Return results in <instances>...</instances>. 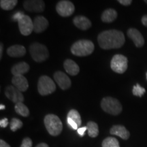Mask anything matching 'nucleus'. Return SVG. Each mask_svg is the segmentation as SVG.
Listing matches in <instances>:
<instances>
[{
  "instance_id": "4c0bfd02",
  "label": "nucleus",
  "mask_w": 147,
  "mask_h": 147,
  "mask_svg": "<svg viewBox=\"0 0 147 147\" xmlns=\"http://www.w3.org/2000/svg\"><path fill=\"white\" fill-rule=\"evenodd\" d=\"M3 45L2 43H1V45H0V59H1L2 57V54H3Z\"/></svg>"
},
{
  "instance_id": "20e7f679",
  "label": "nucleus",
  "mask_w": 147,
  "mask_h": 147,
  "mask_svg": "<svg viewBox=\"0 0 147 147\" xmlns=\"http://www.w3.org/2000/svg\"><path fill=\"white\" fill-rule=\"evenodd\" d=\"M101 107L104 112L112 115H118L123 110L120 102L112 97H106L102 99Z\"/></svg>"
},
{
  "instance_id": "a878e982",
  "label": "nucleus",
  "mask_w": 147,
  "mask_h": 147,
  "mask_svg": "<svg viewBox=\"0 0 147 147\" xmlns=\"http://www.w3.org/2000/svg\"><path fill=\"white\" fill-rule=\"evenodd\" d=\"M102 147H120L118 140L113 137H108L103 140Z\"/></svg>"
},
{
  "instance_id": "412c9836",
  "label": "nucleus",
  "mask_w": 147,
  "mask_h": 147,
  "mask_svg": "<svg viewBox=\"0 0 147 147\" xmlns=\"http://www.w3.org/2000/svg\"><path fill=\"white\" fill-rule=\"evenodd\" d=\"M117 16H118V14L117 11L113 8H109L104 11L101 16V19L104 23H112L115 21Z\"/></svg>"
},
{
  "instance_id": "bb28decb",
  "label": "nucleus",
  "mask_w": 147,
  "mask_h": 147,
  "mask_svg": "<svg viewBox=\"0 0 147 147\" xmlns=\"http://www.w3.org/2000/svg\"><path fill=\"white\" fill-rule=\"evenodd\" d=\"M23 122L20 119L14 118L11 120L10 123V129L12 131H16L18 129L21 128L23 127Z\"/></svg>"
},
{
  "instance_id": "393cba45",
  "label": "nucleus",
  "mask_w": 147,
  "mask_h": 147,
  "mask_svg": "<svg viewBox=\"0 0 147 147\" xmlns=\"http://www.w3.org/2000/svg\"><path fill=\"white\" fill-rule=\"evenodd\" d=\"M17 3V0H1L0 1V6L3 10H10L15 7Z\"/></svg>"
},
{
  "instance_id": "7ed1b4c3",
  "label": "nucleus",
  "mask_w": 147,
  "mask_h": 147,
  "mask_svg": "<svg viewBox=\"0 0 147 147\" xmlns=\"http://www.w3.org/2000/svg\"><path fill=\"white\" fill-rule=\"evenodd\" d=\"M45 125L49 134L53 136H57L63 130L61 121L57 115L49 114L45 117Z\"/></svg>"
},
{
  "instance_id": "a211bd4d",
  "label": "nucleus",
  "mask_w": 147,
  "mask_h": 147,
  "mask_svg": "<svg viewBox=\"0 0 147 147\" xmlns=\"http://www.w3.org/2000/svg\"><path fill=\"white\" fill-rule=\"evenodd\" d=\"M7 54L11 57H21L26 54V49L22 45H13L8 48Z\"/></svg>"
},
{
  "instance_id": "5701e85b",
  "label": "nucleus",
  "mask_w": 147,
  "mask_h": 147,
  "mask_svg": "<svg viewBox=\"0 0 147 147\" xmlns=\"http://www.w3.org/2000/svg\"><path fill=\"white\" fill-rule=\"evenodd\" d=\"M14 110H15L16 113L22 116V117H27L29 115V108L23 102L16 104L15 106H14Z\"/></svg>"
},
{
  "instance_id": "39448f33",
  "label": "nucleus",
  "mask_w": 147,
  "mask_h": 147,
  "mask_svg": "<svg viewBox=\"0 0 147 147\" xmlns=\"http://www.w3.org/2000/svg\"><path fill=\"white\" fill-rule=\"evenodd\" d=\"M29 53L33 59L37 63H41L49 58V50L44 45L35 42L30 45Z\"/></svg>"
},
{
  "instance_id": "ddd939ff",
  "label": "nucleus",
  "mask_w": 147,
  "mask_h": 147,
  "mask_svg": "<svg viewBox=\"0 0 147 147\" xmlns=\"http://www.w3.org/2000/svg\"><path fill=\"white\" fill-rule=\"evenodd\" d=\"M127 34L129 38L134 42V45L136 47L140 48L144 45V38L138 29L135 28H130L128 29Z\"/></svg>"
},
{
  "instance_id": "6ab92c4d",
  "label": "nucleus",
  "mask_w": 147,
  "mask_h": 147,
  "mask_svg": "<svg viewBox=\"0 0 147 147\" xmlns=\"http://www.w3.org/2000/svg\"><path fill=\"white\" fill-rule=\"evenodd\" d=\"M63 66L66 72L71 76H76L80 71L78 64L71 59H66L63 63Z\"/></svg>"
},
{
  "instance_id": "c85d7f7f",
  "label": "nucleus",
  "mask_w": 147,
  "mask_h": 147,
  "mask_svg": "<svg viewBox=\"0 0 147 147\" xmlns=\"http://www.w3.org/2000/svg\"><path fill=\"white\" fill-rule=\"evenodd\" d=\"M21 147H32V140L29 138L23 139Z\"/></svg>"
},
{
  "instance_id": "c9c22d12",
  "label": "nucleus",
  "mask_w": 147,
  "mask_h": 147,
  "mask_svg": "<svg viewBox=\"0 0 147 147\" xmlns=\"http://www.w3.org/2000/svg\"><path fill=\"white\" fill-rule=\"evenodd\" d=\"M142 23L144 26L147 27V14L142 16Z\"/></svg>"
},
{
  "instance_id": "473e14b6",
  "label": "nucleus",
  "mask_w": 147,
  "mask_h": 147,
  "mask_svg": "<svg viewBox=\"0 0 147 147\" xmlns=\"http://www.w3.org/2000/svg\"><path fill=\"white\" fill-rule=\"evenodd\" d=\"M86 130H87V126H86V127H82L78 128L77 131H78V133L79 135H80L81 137H82L84 136V132H85Z\"/></svg>"
},
{
  "instance_id": "2f4dec72",
  "label": "nucleus",
  "mask_w": 147,
  "mask_h": 147,
  "mask_svg": "<svg viewBox=\"0 0 147 147\" xmlns=\"http://www.w3.org/2000/svg\"><path fill=\"white\" fill-rule=\"evenodd\" d=\"M8 119L4 118V119H1V121H0V126H1V127L2 128L6 127L8 126Z\"/></svg>"
},
{
  "instance_id": "cd10ccee",
  "label": "nucleus",
  "mask_w": 147,
  "mask_h": 147,
  "mask_svg": "<svg viewBox=\"0 0 147 147\" xmlns=\"http://www.w3.org/2000/svg\"><path fill=\"white\" fill-rule=\"evenodd\" d=\"M132 93H133V94L135 95V96L141 97L145 93H146V90H145L144 88L141 87L139 84H136L135 86L133 87Z\"/></svg>"
},
{
  "instance_id": "f8f14e48",
  "label": "nucleus",
  "mask_w": 147,
  "mask_h": 147,
  "mask_svg": "<svg viewBox=\"0 0 147 147\" xmlns=\"http://www.w3.org/2000/svg\"><path fill=\"white\" fill-rule=\"evenodd\" d=\"M54 79L59 87L62 90H66L71 87V82L70 78L62 71H56L54 74Z\"/></svg>"
},
{
  "instance_id": "6e6552de",
  "label": "nucleus",
  "mask_w": 147,
  "mask_h": 147,
  "mask_svg": "<svg viewBox=\"0 0 147 147\" xmlns=\"http://www.w3.org/2000/svg\"><path fill=\"white\" fill-rule=\"evenodd\" d=\"M56 10L60 16L67 17L71 16L74 12L75 7L71 1L63 0L57 3L56 5Z\"/></svg>"
},
{
  "instance_id": "9b49d317",
  "label": "nucleus",
  "mask_w": 147,
  "mask_h": 147,
  "mask_svg": "<svg viewBox=\"0 0 147 147\" xmlns=\"http://www.w3.org/2000/svg\"><path fill=\"white\" fill-rule=\"evenodd\" d=\"M25 10L32 12H42L45 9V3L42 0H28L23 2Z\"/></svg>"
},
{
  "instance_id": "72a5a7b5",
  "label": "nucleus",
  "mask_w": 147,
  "mask_h": 147,
  "mask_svg": "<svg viewBox=\"0 0 147 147\" xmlns=\"http://www.w3.org/2000/svg\"><path fill=\"white\" fill-rule=\"evenodd\" d=\"M119 3L123 5H129L132 3L131 0H119Z\"/></svg>"
},
{
  "instance_id": "f704fd0d",
  "label": "nucleus",
  "mask_w": 147,
  "mask_h": 147,
  "mask_svg": "<svg viewBox=\"0 0 147 147\" xmlns=\"http://www.w3.org/2000/svg\"><path fill=\"white\" fill-rule=\"evenodd\" d=\"M0 147H11L8 143L5 142L3 140H0Z\"/></svg>"
},
{
  "instance_id": "58836bf2",
  "label": "nucleus",
  "mask_w": 147,
  "mask_h": 147,
  "mask_svg": "<svg viewBox=\"0 0 147 147\" xmlns=\"http://www.w3.org/2000/svg\"><path fill=\"white\" fill-rule=\"evenodd\" d=\"M5 106L4 105H2V104H1V105H0V109L1 110H4L5 109Z\"/></svg>"
},
{
  "instance_id": "e433bc0d",
  "label": "nucleus",
  "mask_w": 147,
  "mask_h": 147,
  "mask_svg": "<svg viewBox=\"0 0 147 147\" xmlns=\"http://www.w3.org/2000/svg\"><path fill=\"white\" fill-rule=\"evenodd\" d=\"M36 147H49V145L46 143H40V144H38Z\"/></svg>"
},
{
  "instance_id": "c756f323",
  "label": "nucleus",
  "mask_w": 147,
  "mask_h": 147,
  "mask_svg": "<svg viewBox=\"0 0 147 147\" xmlns=\"http://www.w3.org/2000/svg\"><path fill=\"white\" fill-rule=\"evenodd\" d=\"M25 15V14H24L23 12H16V13L14 14L13 16H12V21H17L18 22L20 19H21V18H23Z\"/></svg>"
},
{
  "instance_id": "f257e3e1",
  "label": "nucleus",
  "mask_w": 147,
  "mask_h": 147,
  "mask_svg": "<svg viewBox=\"0 0 147 147\" xmlns=\"http://www.w3.org/2000/svg\"><path fill=\"white\" fill-rule=\"evenodd\" d=\"M100 47L105 50L119 49L123 47L125 42L123 33L116 29L104 31L97 37Z\"/></svg>"
},
{
  "instance_id": "9d476101",
  "label": "nucleus",
  "mask_w": 147,
  "mask_h": 147,
  "mask_svg": "<svg viewBox=\"0 0 147 147\" xmlns=\"http://www.w3.org/2000/svg\"><path fill=\"white\" fill-rule=\"evenodd\" d=\"M5 95L10 101L14 104L23 102L24 101V96L21 91L16 89L13 85L8 86L5 89Z\"/></svg>"
},
{
  "instance_id": "ea45409f",
  "label": "nucleus",
  "mask_w": 147,
  "mask_h": 147,
  "mask_svg": "<svg viewBox=\"0 0 147 147\" xmlns=\"http://www.w3.org/2000/svg\"><path fill=\"white\" fill-rule=\"evenodd\" d=\"M144 2L146 3H147V0H145V1H144Z\"/></svg>"
},
{
  "instance_id": "f3484780",
  "label": "nucleus",
  "mask_w": 147,
  "mask_h": 147,
  "mask_svg": "<svg viewBox=\"0 0 147 147\" xmlns=\"http://www.w3.org/2000/svg\"><path fill=\"white\" fill-rule=\"evenodd\" d=\"M75 26L81 30H87L91 27V22L89 18L84 16H76L73 20Z\"/></svg>"
},
{
  "instance_id": "4468645a",
  "label": "nucleus",
  "mask_w": 147,
  "mask_h": 147,
  "mask_svg": "<svg viewBox=\"0 0 147 147\" xmlns=\"http://www.w3.org/2000/svg\"><path fill=\"white\" fill-rule=\"evenodd\" d=\"M12 83L14 87L21 92L26 91L29 87V83L27 78L23 75L13 76L12 79Z\"/></svg>"
},
{
  "instance_id": "f03ea898",
  "label": "nucleus",
  "mask_w": 147,
  "mask_h": 147,
  "mask_svg": "<svg viewBox=\"0 0 147 147\" xmlns=\"http://www.w3.org/2000/svg\"><path fill=\"white\" fill-rule=\"evenodd\" d=\"M94 44L88 40H80L73 44L71 52L78 57H85L91 55L94 51Z\"/></svg>"
},
{
  "instance_id": "7c9ffc66",
  "label": "nucleus",
  "mask_w": 147,
  "mask_h": 147,
  "mask_svg": "<svg viewBox=\"0 0 147 147\" xmlns=\"http://www.w3.org/2000/svg\"><path fill=\"white\" fill-rule=\"evenodd\" d=\"M67 123H68L69 125L73 129H77V130H78V125H77L76 123L74 122V121L73 120H71V119H69V118L67 119Z\"/></svg>"
},
{
  "instance_id": "dca6fc26",
  "label": "nucleus",
  "mask_w": 147,
  "mask_h": 147,
  "mask_svg": "<svg viewBox=\"0 0 147 147\" xmlns=\"http://www.w3.org/2000/svg\"><path fill=\"white\" fill-rule=\"evenodd\" d=\"M112 135H115L123 140H127L130 136V133L124 126L116 125L112 127L110 130Z\"/></svg>"
},
{
  "instance_id": "b1692460",
  "label": "nucleus",
  "mask_w": 147,
  "mask_h": 147,
  "mask_svg": "<svg viewBox=\"0 0 147 147\" xmlns=\"http://www.w3.org/2000/svg\"><path fill=\"white\" fill-rule=\"evenodd\" d=\"M67 118L71 119V120L74 121V122L78 125V127L81 125L82 124L81 117H80V114H79V113L76 110L72 109L69 110L68 114H67Z\"/></svg>"
},
{
  "instance_id": "4be33fe9",
  "label": "nucleus",
  "mask_w": 147,
  "mask_h": 147,
  "mask_svg": "<svg viewBox=\"0 0 147 147\" xmlns=\"http://www.w3.org/2000/svg\"><path fill=\"white\" fill-rule=\"evenodd\" d=\"M88 135L91 138H96L99 135V127L96 123L89 121L87 124Z\"/></svg>"
},
{
  "instance_id": "a19ab883",
  "label": "nucleus",
  "mask_w": 147,
  "mask_h": 147,
  "mask_svg": "<svg viewBox=\"0 0 147 147\" xmlns=\"http://www.w3.org/2000/svg\"><path fill=\"white\" fill-rule=\"evenodd\" d=\"M146 79H147V72H146Z\"/></svg>"
},
{
  "instance_id": "2eb2a0df",
  "label": "nucleus",
  "mask_w": 147,
  "mask_h": 147,
  "mask_svg": "<svg viewBox=\"0 0 147 147\" xmlns=\"http://www.w3.org/2000/svg\"><path fill=\"white\" fill-rule=\"evenodd\" d=\"M34 31L37 34L43 32L49 26V21L42 16H38L34 19Z\"/></svg>"
},
{
  "instance_id": "aec40b11",
  "label": "nucleus",
  "mask_w": 147,
  "mask_h": 147,
  "mask_svg": "<svg viewBox=\"0 0 147 147\" xmlns=\"http://www.w3.org/2000/svg\"><path fill=\"white\" fill-rule=\"evenodd\" d=\"M29 70V65L25 62H21L14 65L11 69L13 76L16 75H23L24 74L28 72Z\"/></svg>"
},
{
  "instance_id": "0eeeda50",
  "label": "nucleus",
  "mask_w": 147,
  "mask_h": 147,
  "mask_svg": "<svg viewBox=\"0 0 147 147\" xmlns=\"http://www.w3.org/2000/svg\"><path fill=\"white\" fill-rule=\"evenodd\" d=\"M127 58L122 55H115L110 62L111 69L118 74H123L127 69Z\"/></svg>"
},
{
  "instance_id": "1a4fd4ad",
  "label": "nucleus",
  "mask_w": 147,
  "mask_h": 147,
  "mask_svg": "<svg viewBox=\"0 0 147 147\" xmlns=\"http://www.w3.org/2000/svg\"><path fill=\"white\" fill-rule=\"evenodd\" d=\"M20 32L23 36H27L34 31V22L28 15H25L18 21Z\"/></svg>"
},
{
  "instance_id": "423d86ee",
  "label": "nucleus",
  "mask_w": 147,
  "mask_h": 147,
  "mask_svg": "<svg viewBox=\"0 0 147 147\" xmlns=\"http://www.w3.org/2000/svg\"><path fill=\"white\" fill-rule=\"evenodd\" d=\"M38 90L41 95H48L55 91L56 85L50 77L42 76L38 80Z\"/></svg>"
}]
</instances>
